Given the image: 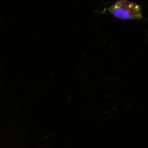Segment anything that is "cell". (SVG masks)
I'll return each mask as SVG.
<instances>
[{"label":"cell","instance_id":"obj_1","mask_svg":"<svg viewBox=\"0 0 148 148\" xmlns=\"http://www.w3.org/2000/svg\"><path fill=\"white\" fill-rule=\"evenodd\" d=\"M108 10L114 17L120 20H140L144 17L141 6L129 0H118Z\"/></svg>","mask_w":148,"mask_h":148}]
</instances>
